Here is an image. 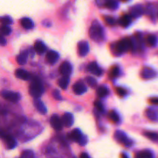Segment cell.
I'll list each match as a JSON object with an SVG mask.
<instances>
[{
    "instance_id": "cell-27",
    "label": "cell",
    "mask_w": 158,
    "mask_h": 158,
    "mask_svg": "<svg viewBox=\"0 0 158 158\" xmlns=\"http://www.w3.org/2000/svg\"><path fill=\"white\" fill-rule=\"evenodd\" d=\"M109 94V89L106 86H101L97 89V95L100 97H105Z\"/></svg>"
},
{
    "instance_id": "cell-30",
    "label": "cell",
    "mask_w": 158,
    "mask_h": 158,
    "mask_svg": "<svg viewBox=\"0 0 158 158\" xmlns=\"http://www.w3.org/2000/svg\"><path fill=\"white\" fill-rule=\"evenodd\" d=\"M12 30L8 25H2L0 26V34L2 35H9Z\"/></svg>"
},
{
    "instance_id": "cell-44",
    "label": "cell",
    "mask_w": 158,
    "mask_h": 158,
    "mask_svg": "<svg viewBox=\"0 0 158 158\" xmlns=\"http://www.w3.org/2000/svg\"><path fill=\"white\" fill-rule=\"evenodd\" d=\"M150 101H151V103H153V104L157 105V103H158V99H157V97H154V98L151 99V100H150Z\"/></svg>"
},
{
    "instance_id": "cell-22",
    "label": "cell",
    "mask_w": 158,
    "mask_h": 158,
    "mask_svg": "<svg viewBox=\"0 0 158 158\" xmlns=\"http://www.w3.org/2000/svg\"><path fill=\"white\" fill-rule=\"evenodd\" d=\"M15 76L18 77L19 79L23 80H28L30 78V74L26 71L25 69H18L15 71Z\"/></svg>"
},
{
    "instance_id": "cell-19",
    "label": "cell",
    "mask_w": 158,
    "mask_h": 158,
    "mask_svg": "<svg viewBox=\"0 0 158 158\" xmlns=\"http://www.w3.org/2000/svg\"><path fill=\"white\" fill-rule=\"evenodd\" d=\"M146 115L152 121L157 120V109L156 107H150L147 110Z\"/></svg>"
},
{
    "instance_id": "cell-17",
    "label": "cell",
    "mask_w": 158,
    "mask_h": 158,
    "mask_svg": "<svg viewBox=\"0 0 158 158\" xmlns=\"http://www.w3.org/2000/svg\"><path fill=\"white\" fill-rule=\"evenodd\" d=\"M3 140L6 142L8 149H14L17 146L16 140L12 135L7 134Z\"/></svg>"
},
{
    "instance_id": "cell-38",
    "label": "cell",
    "mask_w": 158,
    "mask_h": 158,
    "mask_svg": "<svg viewBox=\"0 0 158 158\" xmlns=\"http://www.w3.org/2000/svg\"><path fill=\"white\" fill-rule=\"evenodd\" d=\"M87 142H88L87 137H86V135H82L81 138H80V140L78 141V143L80 145H81V146H85V145L87 143Z\"/></svg>"
},
{
    "instance_id": "cell-10",
    "label": "cell",
    "mask_w": 158,
    "mask_h": 158,
    "mask_svg": "<svg viewBox=\"0 0 158 158\" xmlns=\"http://www.w3.org/2000/svg\"><path fill=\"white\" fill-rule=\"evenodd\" d=\"M143 12H144V9L141 5H136V6H132L130 9V15L132 18H138L143 15Z\"/></svg>"
},
{
    "instance_id": "cell-16",
    "label": "cell",
    "mask_w": 158,
    "mask_h": 158,
    "mask_svg": "<svg viewBox=\"0 0 158 158\" xmlns=\"http://www.w3.org/2000/svg\"><path fill=\"white\" fill-rule=\"evenodd\" d=\"M34 50L36 53L40 54V55H43V53L46 52V46L43 41L38 40L34 44Z\"/></svg>"
},
{
    "instance_id": "cell-12",
    "label": "cell",
    "mask_w": 158,
    "mask_h": 158,
    "mask_svg": "<svg viewBox=\"0 0 158 158\" xmlns=\"http://www.w3.org/2000/svg\"><path fill=\"white\" fill-rule=\"evenodd\" d=\"M89 50V43L86 41H81L78 43V53L80 56L87 55Z\"/></svg>"
},
{
    "instance_id": "cell-37",
    "label": "cell",
    "mask_w": 158,
    "mask_h": 158,
    "mask_svg": "<svg viewBox=\"0 0 158 158\" xmlns=\"http://www.w3.org/2000/svg\"><path fill=\"white\" fill-rule=\"evenodd\" d=\"M105 22L109 26H114L116 24V19L112 16H106L104 18Z\"/></svg>"
},
{
    "instance_id": "cell-31",
    "label": "cell",
    "mask_w": 158,
    "mask_h": 158,
    "mask_svg": "<svg viewBox=\"0 0 158 158\" xmlns=\"http://www.w3.org/2000/svg\"><path fill=\"white\" fill-rule=\"evenodd\" d=\"M109 117L113 122H114V123H118V122L120 121V117H119L118 114H117L116 111H110V112L109 113Z\"/></svg>"
},
{
    "instance_id": "cell-41",
    "label": "cell",
    "mask_w": 158,
    "mask_h": 158,
    "mask_svg": "<svg viewBox=\"0 0 158 158\" xmlns=\"http://www.w3.org/2000/svg\"><path fill=\"white\" fill-rule=\"evenodd\" d=\"M6 40L5 39L4 35L0 34V46H6Z\"/></svg>"
},
{
    "instance_id": "cell-14",
    "label": "cell",
    "mask_w": 158,
    "mask_h": 158,
    "mask_svg": "<svg viewBox=\"0 0 158 158\" xmlns=\"http://www.w3.org/2000/svg\"><path fill=\"white\" fill-rule=\"evenodd\" d=\"M33 105L35 108H36L37 111L42 114H46L47 113V108L45 106L43 101L40 100L39 98H35L33 101Z\"/></svg>"
},
{
    "instance_id": "cell-13",
    "label": "cell",
    "mask_w": 158,
    "mask_h": 158,
    "mask_svg": "<svg viewBox=\"0 0 158 158\" xmlns=\"http://www.w3.org/2000/svg\"><path fill=\"white\" fill-rule=\"evenodd\" d=\"M61 120L62 122H63V125L66 127H70L73 124V116L70 113H66V114H64V115L63 116Z\"/></svg>"
},
{
    "instance_id": "cell-1",
    "label": "cell",
    "mask_w": 158,
    "mask_h": 158,
    "mask_svg": "<svg viewBox=\"0 0 158 158\" xmlns=\"http://www.w3.org/2000/svg\"><path fill=\"white\" fill-rule=\"evenodd\" d=\"M111 49L116 55H121L128 51H134L132 38H124L111 45Z\"/></svg>"
},
{
    "instance_id": "cell-11",
    "label": "cell",
    "mask_w": 158,
    "mask_h": 158,
    "mask_svg": "<svg viewBox=\"0 0 158 158\" xmlns=\"http://www.w3.org/2000/svg\"><path fill=\"white\" fill-rule=\"evenodd\" d=\"M73 92L77 95H82V94H85L86 92L87 88H86V86L83 81H78L73 85Z\"/></svg>"
},
{
    "instance_id": "cell-5",
    "label": "cell",
    "mask_w": 158,
    "mask_h": 158,
    "mask_svg": "<svg viewBox=\"0 0 158 158\" xmlns=\"http://www.w3.org/2000/svg\"><path fill=\"white\" fill-rule=\"evenodd\" d=\"M0 94L2 98L12 103H17L21 99V96L19 93L12 92V91L2 90Z\"/></svg>"
},
{
    "instance_id": "cell-46",
    "label": "cell",
    "mask_w": 158,
    "mask_h": 158,
    "mask_svg": "<svg viewBox=\"0 0 158 158\" xmlns=\"http://www.w3.org/2000/svg\"><path fill=\"white\" fill-rule=\"evenodd\" d=\"M122 1H123V2H127V1H129V0H122Z\"/></svg>"
},
{
    "instance_id": "cell-24",
    "label": "cell",
    "mask_w": 158,
    "mask_h": 158,
    "mask_svg": "<svg viewBox=\"0 0 158 158\" xmlns=\"http://www.w3.org/2000/svg\"><path fill=\"white\" fill-rule=\"evenodd\" d=\"M119 3L117 0H106L104 4V7L111 10H115L118 8Z\"/></svg>"
},
{
    "instance_id": "cell-32",
    "label": "cell",
    "mask_w": 158,
    "mask_h": 158,
    "mask_svg": "<svg viewBox=\"0 0 158 158\" xmlns=\"http://www.w3.org/2000/svg\"><path fill=\"white\" fill-rule=\"evenodd\" d=\"M12 19L9 15H5V16L0 17V23L3 25H11L12 24Z\"/></svg>"
},
{
    "instance_id": "cell-23",
    "label": "cell",
    "mask_w": 158,
    "mask_h": 158,
    "mask_svg": "<svg viewBox=\"0 0 158 158\" xmlns=\"http://www.w3.org/2000/svg\"><path fill=\"white\" fill-rule=\"evenodd\" d=\"M20 23H21V26L26 29H31L34 27V23L32 20L27 17L22 19Z\"/></svg>"
},
{
    "instance_id": "cell-34",
    "label": "cell",
    "mask_w": 158,
    "mask_h": 158,
    "mask_svg": "<svg viewBox=\"0 0 158 158\" xmlns=\"http://www.w3.org/2000/svg\"><path fill=\"white\" fill-rule=\"evenodd\" d=\"M120 68H119L118 66H114V67L111 69L110 76V77L115 78V77H117L119 75H120Z\"/></svg>"
},
{
    "instance_id": "cell-18",
    "label": "cell",
    "mask_w": 158,
    "mask_h": 158,
    "mask_svg": "<svg viewBox=\"0 0 158 158\" xmlns=\"http://www.w3.org/2000/svg\"><path fill=\"white\" fill-rule=\"evenodd\" d=\"M28 56H29V51L27 50H23L16 57V61L18 64L19 65H24L26 64L27 62Z\"/></svg>"
},
{
    "instance_id": "cell-25",
    "label": "cell",
    "mask_w": 158,
    "mask_h": 158,
    "mask_svg": "<svg viewBox=\"0 0 158 158\" xmlns=\"http://www.w3.org/2000/svg\"><path fill=\"white\" fill-rule=\"evenodd\" d=\"M59 86L61 89H66L68 87V85L69 83V77H66V76H63L62 78H60L58 81Z\"/></svg>"
},
{
    "instance_id": "cell-40",
    "label": "cell",
    "mask_w": 158,
    "mask_h": 158,
    "mask_svg": "<svg viewBox=\"0 0 158 158\" xmlns=\"http://www.w3.org/2000/svg\"><path fill=\"white\" fill-rule=\"evenodd\" d=\"M52 96H53L54 98L57 100H62V97H61V94H60V91L58 89H55L52 93Z\"/></svg>"
},
{
    "instance_id": "cell-29",
    "label": "cell",
    "mask_w": 158,
    "mask_h": 158,
    "mask_svg": "<svg viewBox=\"0 0 158 158\" xmlns=\"http://www.w3.org/2000/svg\"><path fill=\"white\" fill-rule=\"evenodd\" d=\"M143 135L148 137V138H149L150 140H153V141L156 142L158 139L157 134L156 132H154V131H145L143 133Z\"/></svg>"
},
{
    "instance_id": "cell-43",
    "label": "cell",
    "mask_w": 158,
    "mask_h": 158,
    "mask_svg": "<svg viewBox=\"0 0 158 158\" xmlns=\"http://www.w3.org/2000/svg\"><path fill=\"white\" fill-rule=\"evenodd\" d=\"M96 2H97V6H100V7H103V6H104L106 0H96Z\"/></svg>"
},
{
    "instance_id": "cell-36",
    "label": "cell",
    "mask_w": 158,
    "mask_h": 158,
    "mask_svg": "<svg viewBox=\"0 0 158 158\" xmlns=\"http://www.w3.org/2000/svg\"><path fill=\"white\" fill-rule=\"evenodd\" d=\"M94 106H95L96 109H97L98 111H100V112L101 113L104 112V106H103V103H102L100 101H99V100L95 101V103H94Z\"/></svg>"
},
{
    "instance_id": "cell-9",
    "label": "cell",
    "mask_w": 158,
    "mask_h": 158,
    "mask_svg": "<svg viewBox=\"0 0 158 158\" xmlns=\"http://www.w3.org/2000/svg\"><path fill=\"white\" fill-rule=\"evenodd\" d=\"M50 124L54 130L57 131H60L63 129V122H62L61 118L57 115H53L50 118Z\"/></svg>"
},
{
    "instance_id": "cell-28",
    "label": "cell",
    "mask_w": 158,
    "mask_h": 158,
    "mask_svg": "<svg viewBox=\"0 0 158 158\" xmlns=\"http://www.w3.org/2000/svg\"><path fill=\"white\" fill-rule=\"evenodd\" d=\"M147 43L152 47H155L157 43V38L154 35H149L147 37Z\"/></svg>"
},
{
    "instance_id": "cell-45",
    "label": "cell",
    "mask_w": 158,
    "mask_h": 158,
    "mask_svg": "<svg viewBox=\"0 0 158 158\" xmlns=\"http://www.w3.org/2000/svg\"><path fill=\"white\" fill-rule=\"evenodd\" d=\"M80 157H81V158H84V157L89 158V156L88 155V154H86V153H83V154H82L81 155H80Z\"/></svg>"
},
{
    "instance_id": "cell-15",
    "label": "cell",
    "mask_w": 158,
    "mask_h": 158,
    "mask_svg": "<svg viewBox=\"0 0 158 158\" xmlns=\"http://www.w3.org/2000/svg\"><path fill=\"white\" fill-rule=\"evenodd\" d=\"M46 60L50 64H54L58 61L59 58H60V55L57 52L53 50H50L46 53Z\"/></svg>"
},
{
    "instance_id": "cell-21",
    "label": "cell",
    "mask_w": 158,
    "mask_h": 158,
    "mask_svg": "<svg viewBox=\"0 0 158 158\" xmlns=\"http://www.w3.org/2000/svg\"><path fill=\"white\" fill-rule=\"evenodd\" d=\"M131 21H132V17L130 15H123L119 19V24L122 27H127L131 25Z\"/></svg>"
},
{
    "instance_id": "cell-35",
    "label": "cell",
    "mask_w": 158,
    "mask_h": 158,
    "mask_svg": "<svg viewBox=\"0 0 158 158\" xmlns=\"http://www.w3.org/2000/svg\"><path fill=\"white\" fill-rule=\"evenodd\" d=\"M34 156H35V154L32 152V151H30V150H26L21 154V157L25 158H32L34 157Z\"/></svg>"
},
{
    "instance_id": "cell-42",
    "label": "cell",
    "mask_w": 158,
    "mask_h": 158,
    "mask_svg": "<svg viewBox=\"0 0 158 158\" xmlns=\"http://www.w3.org/2000/svg\"><path fill=\"white\" fill-rule=\"evenodd\" d=\"M7 133L6 132V131H4L3 129L0 128V138L2 139H4L6 137V136L7 135Z\"/></svg>"
},
{
    "instance_id": "cell-8",
    "label": "cell",
    "mask_w": 158,
    "mask_h": 158,
    "mask_svg": "<svg viewBox=\"0 0 158 158\" xmlns=\"http://www.w3.org/2000/svg\"><path fill=\"white\" fill-rule=\"evenodd\" d=\"M59 70H60V73H61L63 76L69 77L70 74L72 73V70H73L72 65H71V63L68 61L63 62V63L60 65Z\"/></svg>"
},
{
    "instance_id": "cell-6",
    "label": "cell",
    "mask_w": 158,
    "mask_h": 158,
    "mask_svg": "<svg viewBox=\"0 0 158 158\" xmlns=\"http://www.w3.org/2000/svg\"><path fill=\"white\" fill-rule=\"evenodd\" d=\"M141 77L144 80H151L157 77V73L154 68L144 67L141 71Z\"/></svg>"
},
{
    "instance_id": "cell-26",
    "label": "cell",
    "mask_w": 158,
    "mask_h": 158,
    "mask_svg": "<svg viewBox=\"0 0 158 158\" xmlns=\"http://www.w3.org/2000/svg\"><path fill=\"white\" fill-rule=\"evenodd\" d=\"M137 158H152L154 157V153L151 151H143L141 152H139L136 155Z\"/></svg>"
},
{
    "instance_id": "cell-7",
    "label": "cell",
    "mask_w": 158,
    "mask_h": 158,
    "mask_svg": "<svg viewBox=\"0 0 158 158\" xmlns=\"http://www.w3.org/2000/svg\"><path fill=\"white\" fill-rule=\"evenodd\" d=\"M87 70L97 77H101L103 73V70L98 66L96 62H92L88 65Z\"/></svg>"
},
{
    "instance_id": "cell-20",
    "label": "cell",
    "mask_w": 158,
    "mask_h": 158,
    "mask_svg": "<svg viewBox=\"0 0 158 158\" xmlns=\"http://www.w3.org/2000/svg\"><path fill=\"white\" fill-rule=\"evenodd\" d=\"M82 135H83V134H82L81 131H80V129H74L70 132V134H69V137L71 140L78 143L80 139L81 138Z\"/></svg>"
},
{
    "instance_id": "cell-39",
    "label": "cell",
    "mask_w": 158,
    "mask_h": 158,
    "mask_svg": "<svg viewBox=\"0 0 158 158\" xmlns=\"http://www.w3.org/2000/svg\"><path fill=\"white\" fill-rule=\"evenodd\" d=\"M116 91H117V94L121 97H124V96H126L127 94V91L121 87H117V89H116Z\"/></svg>"
},
{
    "instance_id": "cell-2",
    "label": "cell",
    "mask_w": 158,
    "mask_h": 158,
    "mask_svg": "<svg viewBox=\"0 0 158 158\" xmlns=\"http://www.w3.org/2000/svg\"><path fill=\"white\" fill-rule=\"evenodd\" d=\"M89 37L96 42H100L104 38V30L98 21H94L89 29Z\"/></svg>"
},
{
    "instance_id": "cell-4",
    "label": "cell",
    "mask_w": 158,
    "mask_h": 158,
    "mask_svg": "<svg viewBox=\"0 0 158 158\" xmlns=\"http://www.w3.org/2000/svg\"><path fill=\"white\" fill-rule=\"evenodd\" d=\"M114 137L119 143L124 145L126 148H131L133 144V140L122 131H117L114 134Z\"/></svg>"
},
{
    "instance_id": "cell-33",
    "label": "cell",
    "mask_w": 158,
    "mask_h": 158,
    "mask_svg": "<svg viewBox=\"0 0 158 158\" xmlns=\"http://www.w3.org/2000/svg\"><path fill=\"white\" fill-rule=\"evenodd\" d=\"M86 82H87V83L89 85V86H90V87H92V88L97 87V81L95 78H94V77H88L87 78H86Z\"/></svg>"
},
{
    "instance_id": "cell-3",
    "label": "cell",
    "mask_w": 158,
    "mask_h": 158,
    "mask_svg": "<svg viewBox=\"0 0 158 158\" xmlns=\"http://www.w3.org/2000/svg\"><path fill=\"white\" fill-rule=\"evenodd\" d=\"M44 92V87L41 81L38 79H34L29 86V94L34 98H40Z\"/></svg>"
}]
</instances>
